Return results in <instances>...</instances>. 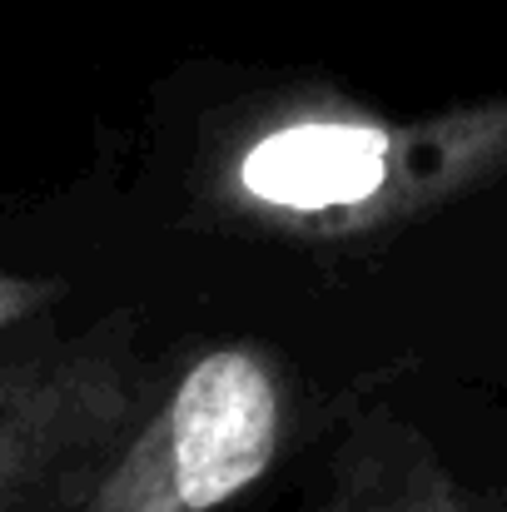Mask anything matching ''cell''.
<instances>
[{
    "mask_svg": "<svg viewBox=\"0 0 507 512\" xmlns=\"http://www.w3.org/2000/svg\"><path fill=\"white\" fill-rule=\"evenodd\" d=\"M279 378L254 348L204 353L105 463L80 512H214L279 453Z\"/></svg>",
    "mask_w": 507,
    "mask_h": 512,
    "instance_id": "cell-1",
    "label": "cell"
},
{
    "mask_svg": "<svg viewBox=\"0 0 507 512\" xmlns=\"http://www.w3.org/2000/svg\"><path fill=\"white\" fill-rule=\"evenodd\" d=\"M393 165V140L368 125H289L259 140L244 165L239 184L279 209L319 214L348 209L383 189Z\"/></svg>",
    "mask_w": 507,
    "mask_h": 512,
    "instance_id": "cell-3",
    "label": "cell"
},
{
    "mask_svg": "<svg viewBox=\"0 0 507 512\" xmlns=\"http://www.w3.org/2000/svg\"><path fill=\"white\" fill-rule=\"evenodd\" d=\"M358 512H507V508L503 498H478V493L458 488L438 468H418L408 483L388 488L383 498H373L368 508Z\"/></svg>",
    "mask_w": 507,
    "mask_h": 512,
    "instance_id": "cell-4",
    "label": "cell"
},
{
    "mask_svg": "<svg viewBox=\"0 0 507 512\" xmlns=\"http://www.w3.org/2000/svg\"><path fill=\"white\" fill-rule=\"evenodd\" d=\"M145 398L125 329L0 358V512H80Z\"/></svg>",
    "mask_w": 507,
    "mask_h": 512,
    "instance_id": "cell-2",
    "label": "cell"
},
{
    "mask_svg": "<svg viewBox=\"0 0 507 512\" xmlns=\"http://www.w3.org/2000/svg\"><path fill=\"white\" fill-rule=\"evenodd\" d=\"M50 289L45 284H25V279H0V329L35 314V304H45Z\"/></svg>",
    "mask_w": 507,
    "mask_h": 512,
    "instance_id": "cell-5",
    "label": "cell"
}]
</instances>
